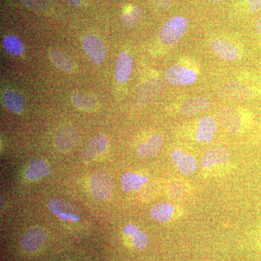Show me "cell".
<instances>
[{
  "instance_id": "obj_1",
  "label": "cell",
  "mask_w": 261,
  "mask_h": 261,
  "mask_svg": "<svg viewBox=\"0 0 261 261\" xmlns=\"http://www.w3.org/2000/svg\"><path fill=\"white\" fill-rule=\"evenodd\" d=\"M188 27L186 18L175 16L168 20L159 32V40L165 45H173L185 35Z\"/></svg>"
},
{
  "instance_id": "obj_2",
  "label": "cell",
  "mask_w": 261,
  "mask_h": 261,
  "mask_svg": "<svg viewBox=\"0 0 261 261\" xmlns=\"http://www.w3.org/2000/svg\"><path fill=\"white\" fill-rule=\"evenodd\" d=\"M113 187L114 184L112 177L105 171H97L91 177V192L97 200H109L113 195Z\"/></svg>"
},
{
  "instance_id": "obj_3",
  "label": "cell",
  "mask_w": 261,
  "mask_h": 261,
  "mask_svg": "<svg viewBox=\"0 0 261 261\" xmlns=\"http://www.w3.org/2000/svg\"><path fill=\"white\" fill-rule=\"evenodd\" d=\"M161 79H152L145 82L139 87L135 94L136 102L140 106H147L159 97L163 89Z\"/></svg>"
},
{
  "instance_id": "obj_4",
  "label": "cell",
  "mask_w": 261,
  "mask_h": 261,
  "mask_svg": "<svg viewBox=\"0 0 261 261\" xmlns=\"http://www.w3.org/2000/svg\"><path fill=\"white\" fill-rule=\"evenodd\" d=\"M166 80L173 86L191 85L197 81V73L191 68L182 65H173L166 72Z\"/></svg>"
},
{
  "instance_id": "obj_5",
  "label": "cell",
  "mask_w": 261,
  "mask_h": 261,
  "mask_svg": "<svg viewBox=\"0 0 261 261\" xmlns=\"http://www.w3.org/2000/svg\"><path fill=\"white\" fill-rule=\"evenodd\" d=\"M49 211L62 221L76 222L80 220V213L77 207L61 199H53L48 203Z\"/></svg>"
},
{
  "instance_id": "obj_6",
  "label": "cell",
  "mask_w": 261,
  "mask_h": 261,
  "mask_svg": "<svg viewBox=\"0 0 261 261\" xmlns=\"http://www.w3.org/2000/svg\"><path fill=\"white\" fill-rule=\"evenodd\" d=\"M82 44L91 61L95 64H102L106 57V47L102 41L97 36L87 34L83 38Z\"/></svg>"
},
{
  "instance_id": "obj_7",
  "label": "cell",
  "mask_w": 261,
  "mask_h": 261,
  "mask_svg": "<svg viewBox=\"0 0 261 261\" xmlns=\"http://www.w3.org/2000/svg\"><path fill=\"white\" fill-rule=\"evenodd\" d=\"M108 147V140L106 136H94L84 147L82 153V159L85 163H92L99 156L102 155Z\"/></svg>"
},
{
  "instance_id": "obj_8",
  "label": "cell",
  "mask_w": 261,
  "mask_h": 261,
  "mask_svg": "<svg viewBox=\"0 0 261 261\" xmlns=\"http://www.w3.org/2000/svg\"><path fill=\"white\" fill-rule=\"evenodd\" d=\"M45 229L40 226L29 228L21 239V247L27 252H34L40 249L47 240Z\"/></svg>"
},
{
  "instance_id": "obj_9",
  "label": "cell",
  "mask_w": 261,
  "mask_h": 261,
  "mask_svg": "<svg viewBox=\"0 0 261 261\" xmlns=\"http://www.w3.org/2000/svg\"><path fill=\"white\" fill-rule=\"evenodd\" d=\"M220 124L231 135L238 133L242 128V120L235 108L224 107L221 108L217 113Z\"/></svg>"
},
{
  "instance_id": "obj_10",
  "label": "cell",
  "mask_w": 261,
  "mask_h": 261,
  "mask_svg": "<svg viewBox=\"0 0 261 261\" xmlns=\"http://www.w3.org/2000/svg\"><path fill=\"white\" fill-rule=\"evenodd\" d=\"M213 53L221 59L226 61H233L240 56V50L234 44L223 39H213L210 42Z\"/></svg>"
},
{
  "instance_id": "obj_11",
  "label": "cell",
  "mask_w": 261,
  "mask_h": 261,
  "mask_svg": "<svg viewBox=\"0 0 261 261\" xmlns=\"http://www.w3.org/2000/svg\"><path fill=\"white\" fill-rule=\"evenodd\" d=\"M79 141V134L70 127H63L57 132L55 145L60 152H69L74 148Z\"/></svg>"
},
{
  "instance_id": "obj_12",
  "label": "cell",
  "mask_w": 261,
  "mask_h": 261,
  "mask_svg": "<svg viewBox=\"0 0 261 261\" xmlns=\"http://www.w3.org/2000/svg\"><path fill=\"white\" fill-rule=\"evenodd\" d=\"M231 160V152L223 146L212 147L205 152L201 160L202 167L207 168L218 164H224Z\"/></svg>"
},
{
  "instance_id": "obj_13",
  "label": "cell",
  "mask_w": 261,
  "mask_h": 261,
  "mask_svg": "<svg viewBox=\"0 0 261 261\" xmlns=\"http://www.w3.org/2000/svg\"><path fill=\"white\" fill-rule=\"evenodd\" d=\"M171 157L182 173L192 174L197 170V163L195 158L185 153L181 149L173 150Z\"/></svg>"
},
{
  "instance_id": "obj_14",
  "label": "cell",
  "mask_w": 261,
  "mask_h": 261,
  "mask_svg": "<svg viewBox=\"0 0 261 261\" xmlns=\"http://www.w3.org/2000/svg\"><path fill=\"white\" fill-rule=\"evenodd\" d=\"M134 61L126 53H121L117 59L115 77L118 83H124L129 80L133 70Z\"/></svg>"
},
{
  "instance_id": "obj_15",
  "label": "cell",
  "mask_w": 261,
  "mask_h": 261,
  "mask_svg": "<svg viewBox=\"0 0 261 261\" xmlns=\"http://www.w3.org/2000/svg\"><path fill=\"white\" fill-rule=\"evenodd\" d=\"M217 132V123L211 116H204L200 118L198 123L196 139L199 142H211Z\"/></svg>"
},
{
  "instance_id": "obj_16",
  "label": "cell",
  "mask_w": 261,
  "mask_h": 261,
  "mask_svg": "<svg viewBox=\"0 0 261 261\" xmlns=\"http://www.w3.org/2000/svg\"><path fill=\"white\" fill-rule=\"evenodd\" d=\"M210 102L204 97L192 98L184 103L179 108V113L182 116H192L205 112L210 108Z\"/></svg>"
},
{
  "instance_id": "obj_17",
  "label": "cell",
  "mask_w": 261,
  "mask_h": 261,
  "mask_svg": "<svg viewBox=\"0 0 261 261\" xmlns=\"http://www.w3.org/2000/svg\"><path fill=\"white\" fill-rule=\"evenodd\" d=\"M163 145V137L161 135H154L149 137L148 140L137 145L136 152L140 157L148 158L156 155Z\"/></svg>"
},
{
  "instance_id": "obj_18",
  "label": "cell",
  "mask_w": 261,
  "mask_h": 261,
  "mask_svg": "<svg viewBox=\"0 0 261 261\" xmlns=\"http://www.w3.org/2000/svg\"><path fill=\"white\" fill-rule=\"evenodd\" d=\"M50 166L47 161L38 159L29 165L24 176L29 181H37L47 176L50 173Z\"/></svg>"
},
{
  "instance_id": "obj_19",
  "label": "cell",
  "mask_w": 261,
  "mask_h": 261,
  "mask_svg": "<svg viewBox=\"0 0 261 261\" xmlns=\"http://www.w3.org/2000/svg\"><path fill=\"white\" fill-rule=\"evenodd\" d=\"M125 234L132 238L134 246L139 250H144L148 246L149 240L145 232L141 231L138 226L132 224H126L123 228Z\"/></svg>"
},
{
  "instance_id": "obj_20",
  "label": "cell",
  "mask_w": 261,
  "mask_h": 261,
  "mask_svg": "<svg viewBox=\"0 0 261 261\" xmlns=\"http://www.w3.org/2000/svg\"><path fill=\"white\" fill-rule=\"evenodd\" d=\"M220 92L223 97H230L229 99L246 98L251 93L246 86L238 82H228L224 85Z\"/></svg>"
},
{
  "instance_id": "obj_21",
  "label": "cell",
  "mask_w": 261,
  "mask_h": 261,
  "mask_svg": "<svg viewBox=\"0 0 261 261\" xmlns=\"http://www.w3.org/2000/svg\"><path fill=\"white\" fill-rule=\"evenodd\" d=\"M3 99L5 107L11 112L16 113V114H20L23 112L24 106H25L23 97L16 91H7L3 94Z\"/></svg>"
},
{
  "instance_id": "obj_22",
  "label": "cell",
  "mask_w": 261,
  "mask_h": 261,
  "mask_svg": "<svg viewBox=\"0 0 261 261\" xmlns=\"http://www.w3.org/2000/svg\"><path fill=\"white\" fill-rule=\"evenodd\" d=\"M147 176L135 173H126L121 179V186L123 191L128 192L137 191L148 181Z\"/></svg>"
},
{
  "instance_id": "obj_23",
  "label": "cell",
  "mask_w": 261,
  "mask_h": 261,
  "mask_svg": "<svg viewBox=\"0 0 261 261\" xmlns=\"http://www.w3.org/2000/svg\"><path fill=\"white\" fill-rule=\"evenodd\" d=\"M49 56L53 64L60 70L65 72H72L74 70V63L63 51L51 49L49 51Z\"/></svg>"
},
{
  "instance_id": "obj_24",
  "label": "cell",
  "mask_w": 261,
  "mask_h": 261,
  "mask_svg": "<svg viewBox=\"0 0 261 261\" xmlns=\"http://www.w3.org/2000/svg\"><path fill=\"white\" fill-rule=\"evenodd\" d=\"M174 212V207L168 202H159L151 209V218L159 222H166L171 219Z\"/></svg>"
},
{
  "instance_id": "obj_25",
  "label": "cell",
  "mask_w": 261,
  "mask_h": 261,
  "mask_svg": "<svg viewBox=\"0 0 261 261\" xmlns=\"http://www.w3.org/2000/svg\"><path fill=\"white\" fill-rule=\"evenodd\" d=\"M73 106L82 111H92L97 108V99L94 96L86 93H77L72 96Z\"/></svg>"
},
{
  "instance_id": "obj_26",
  "label": "cell",
  "mask_w": 261,
  "mask_h": 261,
  "mask_svg": "<svg viewBox=\"0 0 261 261\" xmlns=\"http://www.w3.org/2000/svg\"><path fill=\"white\" fill-rule=\"evenodd\" d=\"M142 16V10L139 7H132L122 14V23L127 28H134L140 23Z\"/></svg>"
},
{
  "instance_id": "obj_27",
  "label": "cell",
  "mask_w": 261,
  "mask_h": 261,
  "mask_svg": "<svg viewBox=\"0 0 261 261\" xmlns=\"http://www.w3.org/2000/svg\"><path fill=\"white\" fill-rule=\"evenodd\" d=\"M3 47L7 53L13 56H20L23 53V43L15 36H7L3 41Z\"/></svg>"
},
{
  "instance_id": "obj_28",
  "label": "cell",
  "mask_w": 261,
  "mask_h": 261,
  "mask_svg": "<svg viewBox=\"0 0 261 261\" xmlns=\"http://www.w3.org/2000/svg\"><path fill=\"white\" fill-rule=\"evenodd\" d=\"M24 6L30 9L43 11L49 8V0H20Z\"/></svg>"
},
{
  "instance_id": "obj_29",
  "label": "cell",
  "mask_w": 261,
  "mask_h": 261,
  "mask_svg": "<svg viewBox=\"0 0 261 261\" xmlns=\"http://www.w3.org/2000/svg\"><path fill=\"white\" fill-rule=\"evenodd\" d=\"M186 189L183 184L178 181H173L168 187V192L173 199L182 198L185 195Z\"/></svg>"
},
{
  "instance_id": "obj_30",
  "label": "cell",
  "mask_w": 261,
  "mask_h": 261,
  "mask_svg": "<svg viewBox=\"0 0 261 261\" xmlns=\"http://www.w3.org/2000/svg\"><path fill=\"white\" fill-rule=\"evenodd\" d=\"M249 4V10L252 13L261 10V0H246Z\"/></svg>"
},
{
  "instance_id": "obj_31",
  "label": "cell",
  "mask_w": 261,
  "mask_h": 261,
  "mask_svg": "<svg viewBox=\"0 0 261 261\" xmlns=\"http://www.w3.org/2000/svg\"><path fill=\"white\" fill-rule=\"evenodd\" d=\"M159 8L163 10H168L171 8L173 3V0H154Z\"/></svg>"
},
{
  "instance_id": "obj_32",
  "label": "cell",
  "mask_w": 261,
  "mask_h": 261,
  "mask_svg": "<svg viewBox=\"0 0 261 261\" xmlns=\"http://www.w3.org/2000/svg\"><path fill=\"white\" fill-rule=\"evenodd\" d=\"M65 2L71 6L77 7L80 5L82 0H65Z\"/></svg>"
},
{
  "instance_id": "obj_33",
  "label": "cell",
  "mask_w": 261,
  "mask_h": 261,
  "mask_svg": "<svg viewBox=\"0 0 261 261\" xmlns=\"http://www.w3.org/2000/svg\"><path fill=\"white\" fill-rule=\"evenodd\" d=\"M256 28L257 32H258L259 34L261 35V15L259 17L258 19H257Z\"/></svg>"
},
{
  "instance_id": "obj_34",
  "label": "cell",
  "mask_w": 261,
  "mask_h": 261,
  "mask_svg": "<svg viewBox=\"0 0 261 261\" xmlns=\"http://www.w3.org/2000/svg\"><path fill=\"white\" fill-rule=\"evenodd\" d=\"M212 1H214V2H219V1H221V0H212Z\"/></svg>"
}]
</instances>
